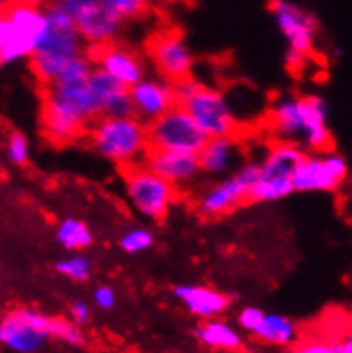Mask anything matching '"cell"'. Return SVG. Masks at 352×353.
Listing matches in <instances>:
<instances>
[{"instance_id":"obj_7","label":"cell","mask_w":352,"mask_h":353,"mask_svg":"<svg viewBox=\"0 0 352 353\" xmlns=\"http://www.w3.org/2000/svg\"><path fill=\"white\" fill-rule=\"evenodd\" d=\"M124 183L128 203L147 221H161L176 198V186L144 164L124 169Z\"/></svg>"},{"instance_id":"obj_29","label":"cell","mask_w":352,"mask_h":353,"mask_svg":"<svg viewBox=\"0 0 352 353\" xmlns=\"http://www.w3.org/2000/svg\"><path fill=\"white\" fill-rule=\"evenodd\" d=\"M101 3L106 10L125 23L144 16L149 9L150 0H101Z\"/></svg>"},{"instance_id":"obj_22","label":"cell","mask_w":352,"mask_h":353,"mask_svg":"<svg viewBox=\"0 0 352 353\" xmlns=\"http://www.w3.org/2000/svg\"><path fill=\"white\" fill-rule=\"evenodd\" d=\"M238 143L235 137H215L209 139L199 154L202 172L209 176H224L238 161Z\"/></svg>"},{"instance_id":"obj_6","label":"cell","mask_w":352,"mask_h":353,"mask_svg":"<svg viewBox=\"0 0 352 353\" xmlns=\"http://www.w3.org/2000/svg\"><path fill=\"white\" fill-rule=\"evenodd\" d=\"M306 150L294 142H281L268 149L260 162V176L248 193L250 203L281 201L294 193V172Z\"/></svg>"},{"instance_id":"obj_12","label":"cell","mask_w":352,"mask_h":353,"mask_svg":"<svg viewBox=\"0 0 352 353\" xmlns=\"http://www.w3.org/2000/svg\"><path fill=\"white\" fill-rule=\"evenodd\" d=\"M274 23L284 36L287 48L311 57L318 38V19L293 0H271L268 2Z\"/></svg>"},{"instance_id":"obj_20","label":"cell","mask_w":352,"mask_h":353,"mask_svg":"<svg viewBox=\"0 0 352 353\" xmlns=\"http://www.w3.org/2000/svg\"><path fill=\"white\" fill-rule=\"evenodd\" d=\"M74 21L86 46H91V48H99V46L115 43L124 28V21L106 10L101 0L82 10Z\"/></svg>"},{"instance_id":"obj_35","label":"cell","mask_w":352,"mask_h":353,"mask_svg":"<svg viewBox=\"0 0 352 353\" xmlns=\"http://www.w3.org/2000/svg\"><path fill=\"white\" fill-rule=\"evenodd\" d=\"M52 2L53 0H3V3H24V6H39V7H46Z\"/></svg>"},{"instance_id":"obj_24","label":"cell","mask_w":352,"mask_h":353,"mask_svg":"<svg viewBox=\"0 0 352 353\" xmlns=\"http://www.w3.org/2000/svg\"><path fill=\"white\" fill-rule=\"evenodd\" d=\"M55 241L63 250L79 253V251L91 246L95 237H92L89 225L82 222L81 219L66 217L55 227Z\"/></svg>"},{"instance_id":"obj_4","label":"cell","mask_w":352,"mask_h":353,"mask_svg":"<svg viewBox=\"0 0 352 353\" xmlns=\"http://www.w3.org/2000/svg\"><path fill=\"white\" fill-rule=\"evenodd\" d=\"M176 104L186 110L209 139L235 137L238 120L228 97L219 89L190 77L175 84Z\"/></svg>"},{"instance_id":"obj_33","label":"cell","mask_w":352,"mask_h":353,"mask_svg":"<svg viewBox=\"0 0 352 353\" xmlns=\"http://www.w3.org/2000/svg\"><path fill=\"white\" fill-rule=\"evenodd\" d=\"M69 314H70L72 321L77 323L79 326H84V324H88L89 321H91V316H92L91 305H89L86 301L77 299V301H74L70 304Z\"/></svg>"},{"instance_id":"obj_14","label":"cell","mask_w":352,"mask_h":353,"mask_svg":"<svg viewBox=\"0 0 352 353\" xmlns=\"http://www.w3.org/2000/svg\"><path fill=\"white\" fill-rule=\"evenodd\" d=\"M41 128L50 142L62 145L81 137L86 130H89V123L72 104L45 88L41 104Z\"/></svg>"},{"instance_id":"obj_8","label":"cell","mask_w":352,"mask_h":353,"mask_svg":"<svg viewBox=\"0 0 352 353\" xmlns=\"http://www.w3.org/2000/svg\"><path fill=\"white\" fill-rule=\"evenodd\" d=\"M53 316L35 307H16L0 321V343L12 353H39L52 340Z\"/></svg>"},{"instance_id":"obj_3","label":"cell","mask_w":352,"mask_h":353,"mask_svg":"<svg viewBox=\"0 0 352 353\" xmlns=\"http://www.w3.org/2000/svg\"><path fill=\"white\" fill-rule=\"evenodd\" d=\"M88 135L95 152L121 169L142 164L150 150L147 125L137 117H101L89 127Z\"/></svg>"},{"instance_id":"obj_23","label":"cell","mask_w":352,"mask_h":353,"mask_svg":"<svg viewBox=\"0 0 352 353\" xmlns=\"http://www.w3.org/2000/svg\"><path fill=\"white\" fill-rule=\"evenodd\" d=\"M253 336L265 345L293 348L300 341L297 324L279 312H265L264 319L255 330Z\"/></svg>"},{"instance_id":"obj_34","label":"cell","mask_w":352,"mask_h":353,"mask_svg":"<svg viewBox=\"0 0 352 353\" xmlns=\"http://www.w3.org/2000/svg\"><path fill=\"white\" fill-rule=\"evenodd\" d=\"M284 60H286V65L291 68L293 72H297L301 67L308 63L310 57L304 55V53L300 52H294V50H286V55H284Z\"/></svg>"},{"instance_id":"obj_18","label":"cell","mask_w":352,"mask_h":353,"mask_svg":"<svg viewBox=\"0 0 352 353\" xmlns=\"http://www.w3.org/2000/svg\"><path fill=\"white\" fill-rule=\"evenodd\" d=\"M142 164L173 186L188 185L202 172V165L197 154L149 150Z\"/></svg>"},{"instance_id":"obj_31","label":"cell","mask_w":352,"mask_h":353,"mask_svg":"<svg viewBox=\"0 0 352 353\" xmlns=\"http://www.w3.org/2000/svg\"><path fill=\"white\" fill-rule=\"evenodd\" d=\"M291 353H339V341H326V340H304L297 341Z\"/></svg>"},{"instance_id":"obj_30","label":"cell","mask_w":352,"mask_h":353,"mask_svg":"<svg viewBox=\"0 0 352 353\" xmlns=\"http://www.w3.org/2000/svg\"><path fill=\"white\" fill-rule=\"evenodd\" d=\"M265 312L262 311L257 305H245L238 311V316H236V321H238V326L242 327L246 333L253 334L255 330L258 327V324L264 319Z\"/></svg>"},{"instance_id":"obj_26","label":"cell","mask_w":352,"mask_h":353,"mask_svg":"<svg viewBox=\"0 0 352 353\" xmlns=\"http://www.w3.org/2000/svg\"><path fill=\"white\" fill-rule=\"evenodd\" d=\"M3 156L10 165L23 168L31 156V143L26 133H23L21 130H10L6 137Z\"/></svg>"},{"instance_id":"obj_15","label":"cell","mask_w":352,"mask_h":353,"mask_svg":"<svg viewBox=\"0 0 352 353\" xmlns=\"http://www.w3.org/2000/svg\"><path fill=\"white\" fill-rule=\"evenodd\" d=\"M135 106V117L149 125L176 106V91L173 82L164 77H144L130 88Z\"/></svg>"},{"instance_id":"obj_21","label":"cell","mask_w":352,"mask_h":353,"mask_svg":"<svg viewBox=\"0 0 352 353\" xmlns=\"http://www.w3.org/2000/svg\"><path fill=\"white\" fill-rule=\"evenodd\" d=\"M192 333L195 340L209 350L236 352L243 347L242 331L222 318L200 321Z\"/></svg>"},{"instance_id":"obj_5","label":"cell","mask_w":352,"mask_h":353,"mask_svg":"<svg viewBox=\"0 0 352 353\" xmlns=\"http://www.w3.org/2000/svg\"><path fill=\"white\" fill-rule=\"evenodd\" d=\"M46 30V9L24 3H3L0 17V63L31 60Z\"/></svg>"},{"instance_id":"obj_1","label":"cell","mask_w":352,"mask_h":353,"mask_svg":"<svg viewBox=\"0 0 352 353\" xmlns=\"http://www.w3.org/2000/svg\"><path fill=\"white\" fill-rule=\"evenodd\" d=\"M268 121L281 142H294L306 152H326L332 145L329 104L320 96H282L272 104Z\"/></svg>"},{"instance_id":"obj_19","label":"cell","mask_w":352,"mask_h":353,"mask_svg":"<svg viewBox=\"0 0 352 353\" xmlns=\"http://www.w3.org/2000/svg\"><path fill=\"white\" fill-rule=\"evenodd\" d=\"M89 85H91L92 92H95L99 104H101L103 117H135V106L130 96V88L117 81L113 75L95 67L91 77H89Z\"/></svg>"},{"instance_id":"obj_25","label":"cell","mask_w":352,"mask_h":353,"mask_svg":"<svg viewBox=\"0 0 352 353\" xmlns=\"http://www.w3.org/2000/svg\"><path fill=\"white\" fill-rule=\"evenodd\" d=\"M55 272L59 275L70 279L72 282L84 283L91 279L92 275V259L84 253H74L69 256L59 259V261L53 265Z\"/></svg>"},{"instance_id":"obj_16","label":"cell","mask_w":352,"mask_h":353,"mask_svg":"<svg viewBox=\"0 0 352 353\" xmlns=\"http://www.w3.org/2000/svg\"><path fill=\"white\" fill-rule=\"evenodd\" d=\"M86 53L96 67L113 75L117 81H120L127 88H132L137 82H141L144 77H147L146 65H144L141 57L134 50L118 45L117 41L106 46H99V48H91V52Z\"/></svg>"},{"instance_id":"obj_36","label":"cell","mask_w":352,"mask_h":353,"mask_svg":"<svg viewBox=\"0 0 352 353\" xmlns=\"http://www.w3.org/2000/svg\"><path fill=\"white\" fill-rule=\"evenodd\" d=\"M339 353H352V331L339 341Z\"/></svg>"},{"instance_id":"obj_9","label":"cell","mask_w":352,"mask_h":353,"mask_svg":"<svg viewBox=\"0 0 352 353\" xmlns=\"http://www.w3.org/2000/svg\"><path fill=\"white\" fill-rule=\"evenodd\" d=\"M150 150H170V152H186L199 156L209 137L195 123L192 117L176 106L168 111L159 120L147 125Z\"/></svg>"},{"instance_id":"obj_11","label":"cell","mask_w":352,"mask_h":353,"mask_svg":"<svg viewBox=\"0 0 352 353\" xmlns=\"http://www.w3.org/2000/svg\"><path fill=\"white\" fill-rule=\"evenodd\" d=\"M349 174L346 157L333 150L306 152L294 172V192H333Z\"/></svg>"},{"instance_id":"obj_27","label":"cell","mask_w":352,"mask_h":353,"mask_svg":"<svg viewBox=\"0 0 352 353\" xmlns=\"http://www.w3.org/2000/svg\"><path fill=\"white\" fill-rule=\"evenodd\" d=\"M154 241L156 237H154L153 230L147 227H130L120 236L118 246L127 254H141L154 246Z\"/></svg>"},{"instance_id":"obj_2","label":"cell","mask_w":352,"mask_h":353,"mask_svg":"<svg viewBox=\"0 0 352 353\" xmlns=\"http://www.w3.org/2000/svg\"><path fill=\"white\" fill-rule=\"evenodd\" d=\"M45 9L46 30L31 57L30 67L35 77L46 88L57 81L72 60L84 55L86 43L69 14L53 2Z\"/></svg>"},{"instance_id":"obj_28","label":"cell","mask_w":352,"mask_h":353,"mask_svg":"<svg viewBox=\"0 0 352 353\" xmlns=\"http://www.w3.org/2000/svg\"><path fill=\"white\" fill-rule=\"evenodd\" d=\"M52 340L70 348H82L86 345V334L82 326L72 321L70 318H53Z\"/></svg>"},{"instance_id":"obj_32","label":"cell","mask_w":352,"mask_h":353,"mask_svg":"<svg viewBox=\"0 0 352 353\" xmlns=\"http://www.w3.org/2000/svg\"><path fill=\"white\" fill-rule=\"evenodd\" d=\"M92 302L101 311H111L117 304V294L110 285H98L92 290Z\"/></svg>"},{"instance_id":"obj_10","label":"cell","mask_w":352,"mask_h":353,"mask_svg":"<svg viewBox=\"0 0 352 353\" xmlns=\"http://www.w3.org/2000/svg\"><path fill=\"white\" fill-rule=\"evenodd\" d=\"M260 176V162L248 161L236 169L235 174L219 179L199 196L200 214L207 217L224 215L248 201V193Z\"/></svg>"},{"instance_id":"obj_13","label":"cell","mask_w":352,"mask_h":353,"mask_svg":"<svg viewBox=\"0 0 352 353\" xmlns=\"http://www.w3.org/2000/svg\"><path fill=\"white\" fill-rule=\"evenodd\" d=\"M147 55L161 77L178 84L192 77L195 59L188 43L176 31H161L147 43Z\"/></svg>"},{"instance_id":"obj_17","label":"cell","mask_w":352,"mask_h":353,"mask_svg":"<svg viewBox=\"0 0 352 353\" xmlns=\"http://www.w3.org/2000/svg\"><path fill=\"white\" fill-rule=\"evenodd\" d=\"M173 295L190 314L195 316L200 321L221 318L233 304L229 294L209 285H197V283L176 285L173 287Z\"/></svg>"}]
</instances>
